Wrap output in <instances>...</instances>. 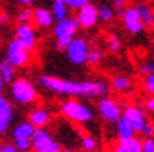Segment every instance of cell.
Instances as JSON below:
<instances>
[{
    "mask_svg": "<svg viewBox=\"0 0 154 152\" xmlns=\"http://www.w3.org/2000/svg\"><path fill=\"white\" fill-rule=\"evenodd\" d=\"M38 84L55 95L75 96V98H101L107 95L111 85L103 79H86V81H75V79H64L55 75H41Z\"/></svg>",
    "mask_w": 154,
    "mask_h": 152,
    "instance_id": "obj_1",
    "label": "cell"
},
{
    "mask_svg": "<svg viewBox=\"0 0 154 152\" xmlns=\"http://www.w3.org/2000/svg\"><path fill=\"white\" fill-rule=\"evenodd\" d=\"M59 113L76 124H87L94 120V109L78 100H66L59 104Z\"/></svg>",
    "mask_w": 154,
    "mask_h": 152,
    "instance_id": "obj_2",
    "label": "cell"
},
{
    "mask_svg": "<svg viewBox=\"0 0 154 152\" xmlns=\"http://www.w3.org/2000/svg\"><path fill=\"white\" fill-rule=\"evenodd\" d=\"M10 95L19 106H31L39 100L38 88L28 78H14V81L10 84Z\"/></svg>",
    "mask_w": 154,
    "mask_h": 152,
    "instance_id": "obj_3",
    "label": "cell"
},
{
    "mask_svg": "<svg viewBox=\"0 0 154 152\" xmlns=\"http://www.w3.org/2000/svg\"><path fill=\"white\" fill-rule=\"evenodd\" d=\"M78 22L75 17H66L62 20H56L53 25V36H55V45L58 50H66V47L72 42V39L78 34Z\"/></svg>",
    "mask_w": 154,
    "mask_h": 152,
    "instance_id": "obj_4",
    "label": "cell"
},
{
    "mask_svg": "<svg viewBox=\"0 0 154 152\" xmlns=\"http://www.w3.org/2000/svg\"><path fill=\"white\" fill-rule=\"evenodd\" d=\"M97 112L100 115V118H101L104 123L107 124H115L122 118V113H123V106L120 101H117L115 98L112 96H101L98 98L97 101Z\"/></svg>",
    "mask_w": 154,
    "mask_h": 152,
    "instance_id": "obj_5",
    "label": "cell"
},
{
    "mask_svg": "<svg viewBox=\"0 0 154 152\" xmlns=\"http://www.w3.org/2000/svg\"><path fill=\"white\" fill-rule=\"evenodd\" d=\"M5 59L8 62H11L16 68H25V67H28L31 64L33 51L26 50L22 43L14 37V39H11L10 42H8V45H6Z\"/></svg>",
    "mask_w": 154,
    "mask_h": 152,
    "instance_id": "obj_6",
    "label": "cell"
},
{
    "mask_svg": "<svg viewBox=\"0 0 154 152\" xmlns=\"http://www.w3.org/2000/svg\"><path fill=\"white\" fill-rule=\"evenodd\" d=\"M61 143L53 137V133L45 129L39 127L34 130V135L31 138V152H61Z\"/></svg>",
    "mask_w": 154,
    "mask_h": 152,
    "instance_id": "obj_7",
    "label": "cell"
},
{
    "mask_svg": "<svg viewBox=\"0 0 154 152\" xmlns=\"http://www.w3.org/2000/svg\"><path fill=\"white\" fill-rule=\"evenodd\" d=\"M89 48H90V43L87 39L84 37H78L75 36L72 42L66 47V55H67V59L70 61L72 65H84L87 64V53H89Z\"/></svg>",
    "mask_w": 154,
    "mask_h": 152,
    "instance_id": "obj_8",
    "label": "cell"
},
{
    "mask_svg": "<svg viewBox=\"0 0 154 152\" xmlns=\"http://www.w3.org/2000/svg\"><path fill=\"white\" fill-rule=\"evenodd\" d=\"M122 118L132 127V130L135 133H140L142 129H143V126L148 121V113H146V110H145L143 106L129 104V106L123 107Z\"/></svg>",
    "mask_w": 154,
    "mask_h": 152,
    "instance_id": "obj_9",
    "label": "cell"
},
{
    "mask_svg": "<svg viewBox=\"0 0 154 152\" xmlns=\"http://www.w3.org/2000/svg\"><path fill=\"white\" fill-rule=\"evenodd\" d=\"M75 19L78 22V26L83 30H94L98 25V8L94 3H86L84 6H81L76 10Z\"/></svg>",
    "mask_w": 154,
    "mask_h": 152,
    "instance_id": "obj_10",
    "label": "cell"
},
{
    "mask_svg": "<svg viewBox=\"0 0 154 152\" xmlns=\"http://www.w3.org/2000/svg\"><path fill=\"white\" fill-rule=\"evenodd\" d=\"M120 17H122L123 28L129 34L143 33L145 28H143V23H142V19L139 16V11H137V8H135V5L134 6H125L120 13Z\"/></svg>",
    "mask_w": 154,
    "mask_h": 152,
    "instance_id": "obj_11",
    "label": "cell"
},
{
    "mask_svg": "<svg viewBox=\"0 0 154 152\" xmlns=\"http://www.w3.org/2000/svg\"><path fill=\"white\" fill-rule=\"evenodd\" d=\"M14 37L30 51H34L36 47H38L39 36H38V31H36V28L31 23H20V25H17V28L14 31Z\"/></svg>",
    "mask_w": 154,
    "mask_h": 152,
    "instance_id": "obj_12",
    "label": "cell"
},
{
    "mask_svg": "<svg viewBox=\"0 0 154 152\" xmlns=\"http://www.w3.org/2000/svg\"><path fill=\"white\" fill-rule=\"evenodd\" d=\"M31 22L38 28L50 30V28H53V25H55L56 20H55V17H53V14L48 8L39 6V8H34L33 10V20Z\"/></svg>",
    "mask_w": 154,
    "mask_h": 152,
    "instance_id": "obj_13",
    "label": "cell"
},
{
    "mask_svg": "<svg viewBox=\"0 0 154 152\" xmlns=\"http://www.w3.org/2000/svg\"><path fill=\"white\" fill-rule=\"evenodd\" d=\"M51 112L47 107H34L28 113V121L33 124L36 129L39 127H47L51 123Z\"/></svg>",
    "mask_w": 154,
    "mask_h": 152,
    "instance_id": "obj_14",
    "label": "cell"
},
{
    "mask_svg": "<svg viewBox=\"0 0 154 152\" xmlns=\"http://www.w3.org/2000/svg\"><path fill=\"white\" fill-rule=\"evenodd\" d=\"M111 152H142V140L132 137L128 140H119Z\"/></svg>",
    "mask_w": 154,
    "mask_h": 152,
    "instance_id": "obj_15",
    "label": "cell"
},
{
    "mask_svg": "<svg viewBox=\"0 0 154 152\" xmlns=\"http://www.w3.org/2000/svg\"><path fill=\"white\" fill-rule=\"evenodd\" d=\"M34 130H36V127L28 120L20 121L19 124H16L13 127L11 137H13V140H31L34 135Z\"/></svg>",
    "mask_w": 154,
    "mask_h": 152,
    "instance_id": "obj_16",
    "label": "cell"
},
{
    "mask_svg": "<svg viewBox=\"0 0 154 152\" xmlns=\"http://www.w3.org/2000/svg\"><path fill=\"white\" fill-rule=\"evenodd\" d=\"M135 8H137L139 11V16L142 19V23H143V28L145 30H152L154 28V8L143 2V3H137L135 5Z\"/></svg>",
    "mask_w": 154,
    "mask_h": 152,
    "instance_id": "obj_17",
    "label": "cell"
},
{
    "mask_svg": "<svg viewBox=\"0 0 154 152\" xmlns=\"http://www.w3.org/2000/svg\"><path fill=\"white\" fill-rule=\"evenodd\" d=\"M111 88H112L114 92L120 93V95H126V93H129V92L132 90V81H131L128 76L119 75V76H115V78L112 79Z\"/></svg>",
    "mask_w": 154,
    "mask_h": 152,
    "instance_id": "obj_18",
    "label": "cell"
},
{
    "mask_svg": "<svg viewBox=\"0 0 154 152\" xmlns=\"http://www.w3.org/2000/svg\"><path fill=\"white\" fill-rule=\"evenodd\" d=\"M16 67L11 64V62H8L6 59L0 61V78L3 79L5 84H11L16 78Z\"/></svg>",
    "mask_w": 154,
    "mask_h": 152,
    "instance_id": "obj_19",
    "label": "cell"
},
{
    "mask_svg": "<svg viewBox=\"0 0 154 152\" xmlns=\"http://www.w3.org/2000/svg\"><path fill=\"white\" fill-rule=\"evenodd\" d=\"M115 133H117V140H128L135 137V132L123 118H120L115 123Z\"/></svg>",
    "mask_w": 154,
    "mask_h": 152,
    "instance_id": "obj_20",
    "label": "cell"
},
{
    "mask_svg": "<svg viewBox=\"0 0 154 152\" xmlns=\"http://www.w3.org/2000/svg\"><path fill=\"white\" fill-rule=\"evenodd\" d=\"M50 11H51L53 17H55V20H62V19H66V17H69L70 8L66 3H62L61 0H53V3L50 6Z\"/></svg>",
    "mask_w": 154,
    "mask_h": 152,
    "instance_id": "obj_21",
    "label": "cell"
},
{
    "mask_svg": "<svg viewBox=\"0 0 154 152\" xmlns=\"http://www.w3.org/2000/svg\"><path fill=\"white\" fill-rule=\"evenodd\" d=\"M13 118H14L13 106L0 112V137L5 135V133L10 130V126H11V123H13Z\"/></svg>",
    "mask_w": 154,
    "mask_h": 152,
    "instance_id": "obj_22",
    "label": "cell"
},
{
    "mask_svg": "<svg viewBox=\"0 0 154 152\" xmlns=\"http://www.w3.org/2000/svg\"><path fill=\"white\" fill-rule=\"evenodd\" d=\"M97 8H98V19L101 20V22L109 23V22H112V20H114V17H115L117 11L114 10V8H112L111 5L103 3V5H100V6H97Z\"/></svg>",
    "mask_w": 154,
    "mask_h": 152,
    "instance_id": "obj_23",
    "label": "cell"
},
{
    "mask_svg": "<svg viewBox=\"0 0 154 152\" xmlns=\"http://www.w3.org/2000/svg\"><path fill=\"white\" fill-rule=\"evenodd\" d=\"M122 47H123V43H122V39L119 37L117 34H109L106 37V50L109 51V53H120L122 51Z\"/></svg>",
    "mask_w": 154,
    "mask_h": 152,
    "instance_id": "obj_24",
    "label": "cell"
},
{
    "mask_svg": "<svg viewBox=\"0 0 154 152\" xmlns=\"http://www.w3.org/2000/svg\"><path fill=\"white\" fill-rule=\"evenodd\" d=\"M104 58V51L100 47H90L87 53V64L89 65H98Z\"/></svg>",
    "mask_w": 154,
    "mask_h": 152,
    "instance_id": "obj_25",
    "label": "cell"
},
{
    "mask_svg": "<svg viewBox=\"0 0 154 152\" xmlns=\"http://www.w3.org/2000/svg\"><path fill=\"white\" fill-rule=\"evenodd\" d=\"M81 148H83V151L95 152L98 149V140L94 135H83L81 137Z\"/></svg>",
    "mask_w": 154,
    "mask_h": 152,
    "instance_id": "obj_26",
    "label": "cell"
},
{
    "mask_svg": "<svg viewBox=\"0 0 154 152\" xmlns=\"http://www.w3.org/2000/svg\"><path fill=\"white\" fill-rule=\"evenodd\" d=\"M31 20H33V10L30 6H25V8H22V10L16 14V22L17 23H31Z\"/></svg>",
    "mask_w": 154,
    "mask_h": 152,
    "instance_id": "obj_27",
    "label": "cell"
},
{
    "mask_svg": "<svg viewBox=\"0 0 154 152\" xmlns=\"http://www.w3.org/2000/svg\"><path fill=\"white\" fill-rule=\"evenodd\" d=\"M142 85H143V90L146 95H154V71L146 76H143Z\"/></svg>",
    "mask_w": 154,
    "mask_h": 152,
    "instance_id": "obj_28",
    "label": "cell"
},
{
    "mask_svg": "<svg viewBox=\"0 0 154 152\" xmlns=\"http://www.w3.org/2000/svg\"><path fill=\"white\" fill-rule=\"evenodd\" d=\"M152 71H154V61L148 59V61H143L139 64V73L142 76H146V75L152 73Z\"/></svg>",
    "mask_w": 154,
    "mask_h": 152,
    "instance_id": "obj_29",
    "label": "cell"
},
{
    "mask_svg": "<svg viewBox=\"0 0 154 152\" xmlns=\"http://www.w3.org/2000/svg\"><path fill=\"white\" fill-rule=\"evenodd\" d=\"M13 143L20 152H30L31 151V140H13Z\"/></svg>",
    "mask_w": 154,
    "mask_h": 152,
    "instance_id": "obj_30",
    "label": "cell"
},
{
    "mask_svg": "<svg viewBox=\"0 0 154 152\" xmlns=\"http://www.w3.org/2000/svg\"><path fill=\"white\" fill-rule=\"evenodd\" d=\"M62 3H66L70 10H78V8L84 6L86 3H89L90 0H61Z\"/></svg>",
    "mask_w": 154,
    "mask_h": 152,
    "instance_id": "obj_31",
    "label": "cell"
},
{
    "mask_svg": "<svg viewBox=\"0 0 154 152\" xmlns=\"http://www.w3.org/2000/svg\"><path fill=\"white\" fill-rule=\"evenodd\" d=\"M142 152H154V137L142 140Z\"/></svg>",
    "mask_w": 154,
    "mask_h": 152,
    "instance_id": "obj_32",
    "label": "cell"
},
{
    "mask_svg": "<svg viewBox=\"0 0 154 152\" xmlns=\"http://www.w3.org/2000/svg\"><path fill=\"white\" fill-rule=\"evenodd\" d=\"M142 135L145 137V138H148V137H154V123L152 121H146V124L143 126V129H142Z\"/></svg>",
    "mask_w": 154,
    "mask_h": 152,
    "instance_id": "obj_33",
    "label": "cell"
},
{
    "mask_svg": "<svg viewBox=\"0 0 154 152\" xmlns=\"http://www.w3.org/2000/svg\"><path fill=\"white\" fill-rule=\"evenodd\" d=\"M143 107H145V110H146V113L154 117V95H148V98L145 100Z\"/></svg>",
    "mask_w": 154,
    "mask_h": 152,
    "instance_id": "obj_34",
    "label": "cell"
},
{
    "mask_svg": "<svg viewBox=\"0 0 154 152\" xmlns=\"http://www.w3.org/2000/svg\"><path fill=\"white\" fill-rule=\"evenodd\" d=\"M13 104L10 103V100L3 95V92H0V112L2 110H5V109H8V107H11Z\"/></svg>",
    "mask_w": 154,
    "mask_h": 152,
    "instance_id": "obj_35",
    "label": "cell"
},
{
    "mask_svg": "<svg viewBox=\"0 0 154 152\" xmlns=\"http://www.w3.org/2000/svg\"><path fill=\"white\" fill-rule=\"evenodd\" d=\"M111 2H112V5L117 8V14H120L123 8L128 5V0H111Z\"/></svg>",
    "mask_w": 154,
    "mask_h": 152,
    "instance_id": "obj_36",
    "label": "cell"
},
{
    "mask_svg": "<svg viewBox=\"0 0 154 152\" xmlns=\"http://www.w3.org/2000/svg\"><path fill=\"white\" fill-rule=\"evenodd\" d=\"M11 22V14L6 11H0V25H8Z\"/></svg>",
    "mask_w": 154,
    "mask_h": 152,
    "instance_id": "obj_37",
    "label": "cell"
},
{
    "mask_svg": "<svg viewBox=\"0 0 154 152\" xmlns=\"http://www.w3.org/2000/svg\"><path fill=\"white\" fill-rule=\"evenodd\" d=\"M2 152H20V151L14 146V143H5L2 146Z\"/></svg>",
    "mask_w": 154,
    "mask_h": 152,
    "instance_id": "obj_38",
    "label": "cell"
},
{
    "mask_svg": "<svg viewBox=\"0 0 154 152\" xmlns=\"http://www.w3.org/2000/svg\"><path fill=\"white\" fill-rule=\"evenodd\" d=\"M17 3H19L22 8H25V6H31L34 3V0H17Z\"/></svg>",
    "mask_w": 154,
    "mask_h": 152,
    "instance_id": "obj_39",
    "label": "cell"
},
{
    "mask_svg": "<svg viewBox=\"0 0 154 152\" xmlns=\"http://www.w3.org/2000/svg\"><path fill=\"white\" fill-rule=\"evenodd\" d=\"M3 88H5V82H3V79L0 78V92H3Z\"/></svg>",
    "mask_w": 154,
    "mask_h": 152,
    "instance_id": "obj_40",
    "label": "cell"
},
{
    "mask_svg": "<svg viewBox=\"0 0 154 152\" xmlns=\"http://www.w3.org/2000/svg\"><path fill=\"white\" fill-rule=\"evenodd\" d=\"M61 152H75V151H72V149H62Z\"/></svg>",
    "mask_w": 154,
    "mask_h": 152,
    "instance_id": "obj_41",
    "label": "cell"
},
{
    "mask_svg": "<svg viewBox=\"0 0 154 152\" xmlns=\"http://www.w3.org/2000/svg\"><path fill=\"white\" fill-rule=\"evenodd\" d=\"M2 146H3V143H2V141H0V152H2Z\"/></svg>",
    "mask_w": 154,
    "mask_h": 152,
    "instance_id": "obj_42",
    "label": "cell"
},
{
    "mask_svg": "<svg viewBox=\"0 0 154 152\" xmlns=\"http://www.w3.org/2000/svg\"><path fill=\"white\" fill-rule=\"evenodd\" d=\"M83 152H90V151H83Z\"/></svg>",
    "mask_w": 154,
    "mask_h": 152,
    "instance_id": "obj_43",
    "label": "cell"
}]
</instances>
